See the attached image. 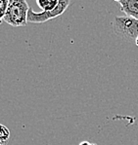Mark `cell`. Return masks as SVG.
I'll return each instance as SVG.
<instances>
[{
  "label": "cell",
  "mask_w": 138,
  "mask_h": 145,
  "mask_svg": "<svg viewBox=\"0 0 138 145\" xmlns=\"http://www.w3.org/2000/svg\"><path fill=\"white\" fill-rule=\"evenodd\" d=\"M36 4L42 9V12L36 13L30 8L28 14V23L42 24L63 15L70 5V0H36Z\"/></svg>",
  "instance_id": "obj_1"
},
{
  "label": "cell",
  "mask_w": 138,
  "mask_h": 145,
  "mask_svg": "<svg viewBox=\"0 0 138 145\" xmlns=\"http://www.w3.org/2000/svg\"><path fill=\"white\" fill-rule=\"evenodd\" d=\"M28 10L30 6L26 0H9L4 22L14 27L26 25Z\"/></svg>",
  "instance_id": "obj_2"
},
{
  "label": "cell",
  "mask_w": 138,
  "mask_h": 145,
  "mask_svg": "<svg viewBox=\"0 0 138 145\" xmlns=\"http://www.w3.org/2000/svg\"><path fill=\"white\" fill-rule=\"evenodd\" d=\"M115 34L128 42H135L138 37V20L129 16L115 17L112 24Z\"/></svg>",
  "instance_id": "obj_3"
},
{
  "label": "cell",
  "mask_w": 138,
  "mask_h": 145,
  "mask_svg": "<svg viewBox=\"0 0 138 145\" xmlns=\"http://www.w3.org/2000/svg\"><path fill=\"white\" fill-rule=\"evenodd\" d=\"M120 4L121 12L138 20V0H121Z\"/></svg>",
  "instance_id": "obj_4"
},
{
  "label": "cell",
  "mask_w": 138,
  "mask_h": 145,
  "mask_svg": "<svg viewBox=\"0 0 138 145\" xmlns=\"http://www.w3.org/2000/svg\"><path fill=\"white\" fill-rule=\"evenodd\" d=\"M10 138V131L7 127L0 124V145H7Z\"/></svg>",
  "instance_id": "obj_5"
},
{
  "label": "cell",
  "mask_w": 138,
  "mask_h": 145,
  "mask_svg": "<svg viewBox=\"0 0 138 145\" xmlns=\"http://www.w3.org/2000/svg\"><path fill=\"white\" fill-rule=\"evenodd\" d=\"M9 0H0V24L4 22V17L7 12Z\"/></svg>",
  "instance_id": "obj_6"
},
{
  "label": "cell",
  "mask_w": 138,
  "mask_h": 145,
  "mask_svg": "<svg viewBox=\"0 0 138 145\" xmlns=\"http://www.w3.org/2000/svg\"><path fill=\"white\" fill-rule=\"evenodd\" d=\"M79 145H96V144H91V143H89V142H87V141H83V142H81Z\"/></svg>",
  "instance_id": "obj_7"
},
{
  "label": "cell",
  "mask_w": 138,
  "mask_h": 145,
  "mask_svg": "<svg viewBox=\"0 0 138 145\" xmlns=\"http://www.w3.org/2000/svg\"><path fill=\"white\" fill-rule=\"evenodd\" d=\"M135 44H136V46L138 47V37L136 38V40H135Z\"/></svg>",
  "instance_id": "obj_8"
},
{
  "label": "cell",
  "mask_w": 138,
  "mask_h": 145,
  "mask_svg": "<svg viewBox=\"0 0 138 145\" xmlns=\"http://www.w3.org/2000/svg\"><path fill=\"white\" fill-rule=\"evenodd\" d=\"M114 1H116V2H120L121 0H114Z\"/></svg>",
  "instance_id": "obj_9"
}]
</instances>
